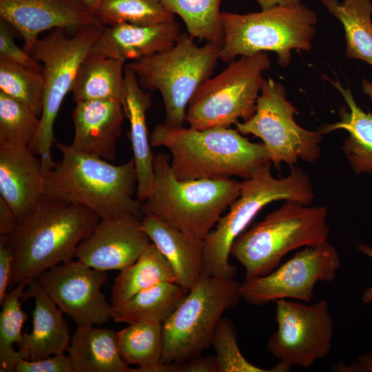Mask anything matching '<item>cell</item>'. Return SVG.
Instances as JSON below:
<instances>
[{"label":"cell","mask_w":372,"mask_h":372,"mask_svg":"<svg viewBox=\"0 0 372 372\" xmlns=\"http://www.w3.org/2000/svg\"><path fill=\"white\" fill-rule=\"evenodd\" d=\"M43 79L41 72L0 57V92L42 114Z\"/></svg>","instance_id":"obj_34"},{"label":"cell","mask_w":372,"mask_h":372,"mask_svg":"<svg viewBox=\"0 0 372 372\" xmlns=\"http://www.w3.org/2000/svg\"><path fill=\"white\" fill-rule=\"evenodd\" d=\"M39 125L29 107L0 92V145L28 146Z\"/></svg>","instance_id":"obj_35"},{"label":"cell","mask_w":372,"mask_h":372,"mask_svg":"<svg viewBox=\"0 0 372 372\" xmlns=\"http://www.w3.org/2000/svg\"><path fill=\"white\" fill-rule=\"evenodd\" d=\"M55 144L62 157L44 175V196L85 205L101 218L124 214L143 218L141 202L136 198L137 175L133 158L114 165L66 144Z\"/></svg>","instance_id":"obj_3"},{"label":"cell","mask_w":372,"mask_h":372,"mask_svg":"<svg viewBox=\"0 0 372 372\" xmlns=\"http://www.w3.org/2000/svg\"><path fill=\"white\" fill-rule=\"evenodd\" d=\"M220 19L224 32L221 61L229 63L238 56L272 51L282 67L290 64L292 50L311 48L317 22L316 13L301 3L248 14L222 12Z\"/></svg>","instance_id":"obj_7"},{"label":"cell","mask_w":372,"mask_h":372,"mask_svg":"<svg viewBox=\"0 0 372 372\" xmlns=\"http://www.w3.org/2000/svg\"><path fill=\"white\" fill-rule=\"evenodd\" d=\"M240 283L234 279L203 275L163 324L161 364H180L211 345L225 311L236 306Z\"/></svg>","instance_id":"obj_10"},{"label":"cell","mask_w":372,"mask_h":372,"mask_svg":"<svg viewBox=\"0 0 372 372\" xmlns=\"http://www.w3.org/2000/svg\"><path fill=\"white\" fill-rule=\"evenodd\" d=\"M149 141L152 147L169 151L173 171L182 180H245L271 164L262 143H253L230 127L196 130L159 123Z\"/></svg>","instance_id":"obj_2"},{"label":"cell","mask_w":372,"mask_h":372,"mask_svg":"<svg viewBox=\"0 0 372 372\" xmlns=\"http://www.w3.org/2000/svg\"><path fill=\"white\" fill-rule=\"evenodd\" d=\"M141 219L132 214L101 218L92 232L79 245L75 258L102 271L128 267L151 242L142 228Z\"/></svg>","instance_id":"obj_16"},{"label":"cell","mask_w":372,"mask_h":372,"mask_svg":"<svg viewBox=\"0 0 372 372\" xmlns=\"http://www.w3.org/2000/svg\"><path fill=\"white\" fill-rule=\"evenodd\" d=\"M158 1L183 19L192 38L223 45L224 32L220 11L222 0Z\"/></svg>","instance_id":"obj_31"},{"label":"cell","mask_w":372,"mask_h":372,"mask_svg":"<svg viewBox=\"0 0 372 372\" xmlns=\"http://www.w3.org/2000/svg\"><path fill=\"white\" fill-rule=\"evenodd\" d=\"M275 302L278 328L267 348L280 362L309 368L329 354L333 321L326 299L311 305L286 299Z\"/></svg>","instance_id":"obj_13"},{"label":"cell","mask_w":372,"mask_h":372,"mask_svg":"<svg viewBox=\"0 0 372 372\" xmlns=\"http://www.w3.org/2000/svg\"><path fill=\"white\" fill-rule=\"evenodd\" d=\"M101 217L87 207L42 196L7 236L13 254L9 287L36 279L48 269L73 260L80 242Z\"/></svg>","instance_id":"obj_1"},{"label":"cell","mask_w":372,"mask_h":372,"mask_svg":"<svg viewBox=\"0 0 372 372\" xmlns=\"http://www.w3.org/2000/svg\"><path fill=\"white\" fill-rule=\"evenodd\" d=\"M340 265L336 248L328 241L304 247L271 273L245 279L240 285V295L256 306L286 298L310 302L316 283L332 282Z\"/></svg>","instance_id":"obj_14"},{"label":"cell","mask_w":372,"mask_h":372,"mask_svg":"<svg viewBox=\"0 0 372 372\" xmlns=\"http://www.w3.org/2000/svg\"><path fill=\"white\" fill-rule=\"evenodd\" d=\"M164 282H176V276L167 260L151 242L138 260L120 271L115 278L112 307H117L141 291Z\"/></svg>","instance_id":"obj_28"},{"label":"cell","mask_w":372,"mask_h":372,"mask_svg":"<svg viewBox=\"0 0 372 372\" xmlns=\"http://www.w3.org/2000/svg\"><path fill=\"white\" fill-rule=\"evenodd\" d=\"M0 17L21 35L29 54L42 32L59 28L74 34L102 25L81 0H0Z\"/></svg>","instance_id":"obj_17"},{"label":"cell","mask_w":372,"mask_h":372,"mask_svg":"<svg viewBox=\"0 0 372 372\" xmlns=\"http://www.w3.org/2000/svg\"><path fill=\"white\" fill-rule=\"evenodd\" d=\"M153 165L154 186L141 203L143 214H153L194 239L203 241L239 196L240 182L233 178L179 180L166 153L154 156Z\"/></svg>","instance_id":"obj_4"},{"label":"cell","mask_w":372,"mask_h":372,"mask_svg":"<svg viewBox=\"0 0 372 372\" xmlns=\"http://www.w3.org/2000/svg\"><path fill=\"white\" fill-rule=\"evenodd\" d=\"M222 45L198 46L188 33L181 34L170 49L125 65L136 74L141 87L158 91L165 110V124L181 127L191 99L211 77Z\"/></svg>","instance_id":"obj_8"},{"label":"cell","mask_w":372,"mask_h":372,"mask_svg":"<svg viewBox=\"0 0 372 372\" xmlns=\"http://www.w3.org/2000/svg\"><path fill=\"white\" fill-rule=\"evenodd\" d=\"M103 28L90 25L72 37H68L63 29H53L32 46L30 55L43 65V110L38 131L28 147L40 158L44 175L56 165L51 148L56 142L54 124L62 102L71 92L79 66Z\"/></svg>","instance_id":"obj_9"},{"label":"cell","mask_w":372,"mask_h":372,"mask_svg":"<svg viewBox=\"0 0 372 372\" xmlns=\"http://www.w3.org/2000/svg\"><path fill=\"white\" fill-rule=\"evenodd\" d=\"M17 372H74L70 355L64 353L50 357L28 360L20 359L15 368Z\"/></svg>","instance_id":"obj_38"},{"label":"cell","mask_w":372,"mask_h":372,"mask_svg":"<svg viewBox=\"0 0 372 372\" xmlns=\"http://www.w3.org/2000/svg\"><path fill=\"white\" fill-rule=\"evenodd\" d=\"M141 226L170 264L176 282L191 289L203 275V241L172 227L153 214L143 215Z\"/></svg>","instance_id":"obj_23"},{"label":"cell","mask_w":372,"mask_h":372,"mask_svg":"<svg viewBox=\"0 0 372 372\" xmlns=\"http://www.w3.org/2000/svg\"><path fill=\"white\" fill-rule=\"evenodd\" d=\"M23 298H32L33 326L17 344L22 359L37 360L64 353L70 343V328L61 310L36 279L30 280Z\"/></svg>","instance_id":"obj_21"},{"label":"cell","mask_w":372,"mask_h":372,"mask_svg":"<svg viewBox=\"0 0 372 372\" xmlns=\"http://www.w3.org/2000/svg\"><path fill=\"white\" fill-rule=\"evenodd\" d=\"M357 249L361 253L372 258V247L364 243H357ZM364 304H369L372 302V285L366 289L362 293L361 298Z\"/></svg>","instance_id":"obj_43"},{"label":"cell","mask_w":372,"mask_h":372,"mask_svg":"<svg viewBox=\"0 0 372 372\" xmlns=\"http://www.w3.org/2000/svg\"><path fill=\"white\" fill-rule=\"evenodd\" d=\"M8 23L0 22V57L41 72L43 65L14 43Z\"/></svg>","instance_id":"obj_37"},{"label":"cell","mask_w":372,"mask_h":372,"mask_svg":"<svg viewBox=\"0 0 372 372\" xmlns=\"http://www.w3.org/2000/svg\"><path fill=\"white\" fill-rule=\"evenodd\" d=\"M32 280H25L7 293L0 312V371L13 372L21 358L14 350V343H19L23 338L21 329L28 314L21 308V298L26 287Z\"/></svg>","instance_id":"obj_33"},{"label":"cell","mask_w":372,"mask_h":372,"mask_svg":"<svg viewBox=\"0 0 372 372\" xmlns=\"http://www.w3.org/2000/svg\"><path fill=\"white\" fill-rule=\"evenodd\" d=\"M124 112L121 102L93 100L76 103L72 112L73 149L105 161L114 159Z\"/></svg>","instance_id":"obj_18"},{"label":"cell","mask_w":372,"mask_h":372,"mask_svg":"<svg viewBox=\"0 0 372 372\" xmlns=\"http://www.w3.org/2000/svg\"><path fill=\"white\" fill-rule=\"evenodd\" d=\"M18 220L9 205L0 197V236L11 234L16 229Z\"/></svg>","instance_id":"obj_41"},{"label":"cell","mask_w":372,"mask_h":372,"mask_svg":"<svg viewBox=\"0 0 372 372\" xmlns=\"http://www.w3.org/2000/svg\"><path fill=\"white\" fill-rule=\"evenodd\" d=\"M321 2L344 27L347 57L372 65L371 0H321Z\"/></svg>","instance_id":"obj_30"},{"label":"cell","mask_w":372,"mask_h":372,"mask_svg":"<svg viewBox=\"0 0 372 372\" xmlns=\"http://www.w3.org/2000/svg\"><path fill=\"white\" fill-rule=\"evenodd\" d=\"M87 8L95 14L102 0H81ZM96 15V14H95Z\"/></svg>","instance_id":"obj_45"},{"label":"cell","mask_w":372,"mask_h":372,"mask_svg":"<svg viewBox=\"0 0 372 372\" xmlns=\"http://www.w3.org/2000/svg\"><path fill=\"white\" fill-rule=\"evenodd\" d=\"M28 146L0 145V197L18 221L37 205L43 194L44 173L40 158Z\"/></svg>","instance_id":"obj_19"},{"label":"cell","mask_w":372,"mask_h":372,"mask_svg":"<svg viewBox=\"0 0 372 372\" xmlns=\"http://www.w3.org/2000/svg\"><path fill=\"white\" fill-rule=\"evenodd\" d=\"M125 61L90 53L76 72L71 89L74 102L116 100L121 102Z\"/></svg>","instance_id":"obj_26"},{"label":"cell","mask_w":372,"mask_h":372,"mask_svg":"<svg viewBox=\"0 0 372 372\" xmlns=\"http://www.w3.org/2000/svg\"><path fill=\"white\" fill-rule=\"evenodd\" d=\"M326 206H309L287 200L264 220L234 241L230 254L245 268V279L265 276L289 252L328 241L330 227Z\"/></svg>","instance_id":"obj_6"},{"label":"cell","mask_w":372,"mask_h":372,"mask_svg":"<svg viewBox=\"0 0 372 372\" xmlns=\"http://www.w3.org/2000/svg\"><path fill=\"white\" fill-rule=\"evenodd\" d=\"M118 345L124 361L136 364L133 372H180V364H161L163 324L137 322L117 331Z\"/></svg>","instance_id":"obj_27"},{"label":"cell","mask_w":372,"mask_h":372,"mask_svg":"<svg viewBox=\"0 0 372 372\" xmlns=\"http://www.w3.org/2000/svg\"><path fill=\"white\" fill-rule=\"evenodd\" d=\"M362 87L363 92L368 95L372 100V83L368 81L365 79H363L362 80Z\"/></svg>","instance_id":"obj_46"},{"label":"cell","mask_w":372,"mask_h":372,"mask_svg":"<svg viewBox=\"0 0 372 372\" xmlns=\"http://www.w3.org/2000/svg\"><path fill=\"white\" fill-rule=\"evenodd\" d=\"M328 80L342 94L349 110L342 106L340 121L322 125L318 131L322 135L338 130L348 132L342 149L349 165L356 174L372 173V112L357 105L349 87L344 88L339 81Z\"/></svg>","instance_id":"obj_24"},{"label":"cell","mask_w":372,"mask_h":372,"mask_svg":"<svg viewBox=\"0 0 372 372\" xmlns=\"http://www.w3.org/2000/svg\"><path fill=\"white\" fill-rule=\"evenodd\" d=\"M67 351L74 372H133L121 357L113 329L77 325Z\"/></svg>","instance_id":"obj_25"},{"label":"cell","mask_w":372,"mask_h":372,"mask_svg":"<svg viewBox=\"0 0 372 372\" xmlns=\"http://www.w3.org/2000/svg\"><path fill=\"white\" fill-rule=\"evenodd\" d=\"M107 278L105 271L72 260L48 269L36 280L77 325L99 326L112 319V304L101 291Z\"/></svg>","instance_id":"obj_15"},{"label":"cell","mask_w":372,"mask_h":372,"mask_svg":"<svg viewBox=\"0 0 372 372\" xmlns=\"http://www.w3.org/2000/svg\"><path fill=\"white\" fill-rule=\"evenodd\" d=\"M13 254L6 236H0V304L7 295L12 272Z\"/></svg>","instance_id":"obj_39"},{"label":"cell","mask_w":372,"mask_h":372,"mask_svg":"<svg viewBox=\"0 0 372 372\" xmlns=\"http://www.w3.org/2000/svg\"><path fill=\"white\" fill-rule=\"evenodd\" d=\"M180 372H218L216 356L197 355L180 364Z\"/></svg>","instance_id":"obj_40"},{"label":"cell","mask_w":372,"mask_h":372,"mask_svg":"<svg viewBox=\"0 0 372 372\" xmlns=\"http://www.w3.org/2000/svg\"><path fill=\"white\" fill-rule=\"evenodd\" d=\"M95 14L103 27L152 25L174 20V14L158 0H102Z\"/></svg>","instance_id":"obj_32"},{"label":"cell","mask_w":372,"mask_h":372,"mask_svg":"<svg viewBox=\"0 0 372 372\" xmlns=\"http://www.w3.org/2000/svg\"><path fill=\"white\" fill-rule=\"evenodd\" d=\"M296 112L285 87L270 77L264 78L255 114L237 123L236 130L260 138L278 170L282 163L290 167L298 160L313 163L320 156L322 134L298 125L293 118Z\"/></svg>","instance_id":"obj_12"},{"label":"cell","mask_w":372,"mask_h":372,"mask_svg":"<svg viewBox=\"0 0 372 372\" xmlns=\"http://www.w3.org/2000/svg\"><path fill=\"white\" fill-rule=\"evenodd\" d=\"M181 34L180 25L175 20L152 25L105 26L90 52L125 61H136L170 49Z\"/></svg>","instance_id":"obj_20"},{"label":"cell","mask_w":372,"mask_h":372,"mask_svg":"<svg viewBox=\"0 0 372 372\" xmlns=\"http://www.w3.org/2000/svg\"><path fill=\"white\" fill-rule=\"evenodd\" d=\"M188 291L176 282L158 283L113 308L112 320L127 324L137 322L163 324Z\"/></svg>","instance_id":"obj_29"},{"label":"cell","mask_w":372,"mask_h":372,"mask_svg":"<svg viewBox=\"0 0 372 372\" xmlns=\"http://www.w3.org/2000/svg\"><path fill=\"white\" fill-rule=\"evenodd\" d=\"M271 61L265 52L242 56L209 77L191 99L185 121L196 130L230 127L249 120L256 112L262 85V74Z\"/></svg>","instance_id":"obj_11"},{"label":"cell","mask_w":372,"mask_h":372,"mask_svg":"<svg viewBox=\"0 0 372 372\" xmlns=\"http://www.w3.org/2000/svg\"><path fill=\"white\" fill-rule=\"evenodd\" d=\"M216 351L218 372H278L276 366L266 370L249 362L242 354L236 327L233 321L223 316L219 320L211 340Z\"/></svg>","instance_id":"obj_36"},{"label":"cell","mask_w":372,"mask_h":372,"mask_svg":"<svg viewBox=\"0 0 372 372\" xmlns=\"http://www.w3.org/2000/svg\"><path fill=\"white\" fill-rule=\"evenodd\" d=\"M271 164L251 178L240 181L239 196L229 206L203 240V274L234 279L237 268L229 261L231 245L256 215L267 205L277 200H291L310 205L314 198L308 175L293 165L288 176L275 178Z\"/></svg>","instance_id":"obj_5"},{"label":"cell","mask_w":372,"mask_h":372,"mask_svg":"<svg viewBox=\"0 0 372 372\" xmlns=\"http://www.w3.org/2000/svg\"><path fill=\"white\" fill-rule=\"evenodd\" d=\"M331 369L335 371L372 372V352L360 355L357 362H353L349 366L340 362L332 365Z\"/></svg>","instance_id":"obj_42"},{"label":"cell","mask_w":372,"mask_h":372,"mask_svg":"<svg viewBox=\"0 0 372 372\" xmlns=\"http://www.w3.org/2000/svg\"><path fill=\"white\" fill-rule=\"evenodd\" d=\"M121 104L130 122L129 138L137 175L136 198L142 203L151 194L154 180V156L146 123V112L152 106V99L150 93L144 91L134 72L126 65Z\"/></svg>","instance_id":"obj_22"},{"label":"cell","mask_w":372,"mask_h":372,"mask_svg":"<svg viewBox=\"0 0 372 372\" xmlns=\"http://www.w3.org/2000/svg\"><path fill=\"white\" fill-rule=\"evenodd\" d=\"M262 10H267L275 6H290L300 3L301 0H256Z\"/></svg>","instance_id":"obj_44"}]
</instances>
